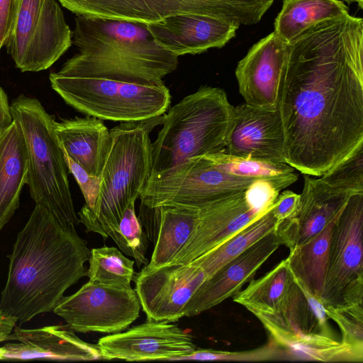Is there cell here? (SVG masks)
I'll return each instance as SVG.
<instances>
[{
    "instance_id": "24",
    "label": "cell",
    "mask_w": 363,
    "mask_h": 363,
    "mask_svg": "<svg viewBox=\"0 0 363 363\" xmlns=\"http://www.w3.org/2000/svg\"><path fill=\"white\" fill-rule=\"evenodd\" d=\"M60 146L89 174L101 177L109 153L112 138L101 119L75 117L55 121Z\"/></svg>"
},
{
    "instance_id": "42",
    "label": "cell",
    "mask_w": 363,
    "mask_h": 363,
    "mask_svg": "<svg viewBox=\"0 0 363 363\" xmlns=\"http://www.w3.org/2000/svg\"><path fill=\"white\" fill-rule=\"evenodd\" d=\"M4 46L2 42L0 40V49L1 48V47Z\"/></svg>"
},
{
    "instance_id": "20",
    "label": "cell",
    "mask_w": 363,
    "mask_h": 363,
    "mask_svg": "<svg viewBox=\"0 0 363 363\" xmlns=\"http://www.w3.org/2000/svg\"><path fill=\"white\" fill-rule=\"evenodd\" d=\"M281 245L274 231L206 278L189 301L184 317L198 315L236 295Z\"/></svg>"
},
{
    "instance_id": "29",
    "label": "cell",
    "mask_w": 363,
    "mask_h": 363,
    "mask_svg": "<svg viewBox=\"0 0 363 363\" xmlns=\"http://www.w3.org/2000/svg\"><path fill=\"white\" fill-rule=\"evenodd\" d=\"M272 207L225 243L191 263L201 267L206 278L212 275L225 263L238 257L265 235L274 231L277 221L272 213Z\"/></svg>"
},
{
    "instance_id": "25",
    "label": "cell",
    "mask_w": 363,
    "mask_h": 363,
    "mask_svg": "<svg viewBox=\"0 0 363 363\" xmlns=\"http://www.w3.org/2000/svg\"><path fill=\"white\" fill-rule=\"evenodd\" d=\"M27 174L25 141L18 124L13 120L0 140V231L18 208Z\"/></svg>"
},
{
    "instance_id": "27",
    "label": "cell",
    "mask_w": 363,
    "mask_h": 363,
    "mask_svg": "<svg viewBox=\"0 0 363 363\" xmlns=\"http://www.w3.org/2000/svg\"><path fill=\"white\" fill-rule=\"evenodd\" d=\"M348 13V7L340 0H284L274 32L289 43L310 27Z\"/></svg>"
},
{
    "instance_id": "17",
    "label": "cell",
    "mask_w": 363,
    "mask_h": 363,
    "mask_svg": "<svg viewBox=\"0 0 363 363\" xmlns=\"http://www.w3.org/2000/svg\"><path fill=\"white\" fill-rule=\"evenodd\" d=\"M225 152L237 157L286 163L280 113L245 103L233 106Z\"/></svg>"
},
{
    "instance_id": "7",
    "label": "cell",
    "mask_w": 363,
    "mask_h": 363,
    "mask_svg": "<svg viewBox=\"0 0 363 363\" xmlns=\"http://www.w3.org/2000/svg\"><path fill=\"white\" fill-rule=\"evenodd\" d=\"M285 360L362 362L363 350L337 340L321 300L294 278L279 308L257 314Z\"/></svg>"
},
{
    "instance_id": "6",
    "label": "cell",
    "mask_w": 363,
    "mask_h": 363,
    "mask_svg": "<svg viewBox=\"0 0 363 363\" xmlns=\"http://www.w3.org/2000/svg\"><path fill=\"white\" fill-rule=\"evenodd\" d=\"M10 108L25 141L26 184L31 198L60 222L79 225L81 222L74 208L67 166L55 132V117L38 99L23 94L12 101Z\"/></svg>"
},
{
    "instance_id": "36",
    "label": "cell",
    "mask_w": 363,
    "mask_h": 363,
    "mask_svg": "<svg viewBox=\"0 0 363 363\" xmlns=\"http://www.w3.org/2000/svg\"><path fill=\"white\" fill-rule=\"evenodd\" d=\"M61 147V146H60ZM69 172L77 181L85 200V206L91 209L94 207L99 193L101 177L89 174L74 162L61 147Z\"/></svg>"
},
{
    "instance_id": "3",
    "label": "cell",
    "mask_w": 363,
    "mask_h": 363,
    "mask_svg": "<svg viewBox=\"0 0 363 363\" xmlns=\"http://www.w3.org/2000/svg\"><path fill=\"white\" fill-rule=\"evenodd\" d=\"M72 43L79 52L59 74L160 84L179 64V57L160 46L143 23L77 16Z\"/></svg>"
},
{
    "instance_id": "37",
    "label": "cell",
    "mask_w": 363,
    "mask_h": 363,
    "mask_svg": "<svg viewBox=\"0 0 363 363\" xmlns=\"http://www.w3.org/2000/svg\"><path fill=\"white\" fill-rule=\"evenodd\" d=\"M300 194L290 190L279 194L272 207V213L277 224L295 216L298 208Z\"/></svg>"
},
{
    "instance_id": "18",
    "label": "cell",
    "mask_w": 363,
    "mask_h": 363,
    "mask_svg": "<svg viewBox=\"0 0 363 363\" xmlns=\"http://www.w3.org/2000/svg\"><path fill=\"white\" fill-rule=\"evenodd\" d=\"M353 194L303 174L296 213L276 225L274 233L280 244L291 250L318 233L338 218Z\"/></svg>"
},
{
    "instance_id": "32",
    "label": "cell",
    "mask_w": 363,
    "mask_h": 363,
    "mask_svg": "<svg viewBox=\"0 0 363 363\" xmlns=\"http://www.w3.org/2000/svg\"><path fill=\"white\" fill-rule=\"evenodd\" d=\"M108 237L111 238L123 254L132 257L138 267L148 264V238L135 213V202L128 206L118 224L108 232Z\"/></svg>"
},
{
    "instance_id": "21",
    "label": "cell",
    "mask_w": 363,
    "mask_h": 363,
    "mask_svg": "<svg viewBox=\"0 0 363 363\" xmlns=\"http://www.w3.org/2000/svg\"><path fill=\"white\" fill-rule=\"evenodd\" d=\"M146 25L156 42L178 57L222 48L240 27L221 18L190 13L174 14Z\"/></svg>"
},
{
    "instance_id": "22",
    "label": "cell",
    "mask_w": 363,
    "mask_h": 363,
    "mask_svg": "<svg viewBox=\"0 0 363 363\" xmlns=\"http://www.w3.org/2000/svg\"><path fill=\"white\" fill-rule=\"evenodd\" d=\"M10 340L20 342L0 347V359L104 360L97 344L82 340L67 324L35 329L15 326Z\"/></svg>"
},
{
    "instance_id": "13",
    "label": "cell",
    "mask_w": 363,
    "mask_h": 363,
    "mask_svg": "<svg viewBox=\"0 0 363 363\" xmlns=\"http://www.w3.org/2000/svg\"><path fill=\"white\" fill-rule=\"evenodd\" d=\"M363 192L353 194L333 230L323 305L363 303Z\"/></svg>"
},
{
    "instance_id": "10",
    "label": "cell",
    "mask_w": 363,
    "mask_h": 363,
    "mask_svg": "<svg viewBox=\"0 0 363 363\" xmlns=\"http://www.w3.org/2000/svg\"><path fill=\"white\" fill-rule=\"evenodd\" d=\"M255 180L230 174L217 167L206 155L198 156L148 179L139 198L149 207L201 209L245 191Z\"/></svg>"
},
{
    "instance_id": "33",
    "label": "cell",
    "mask_w": 363,
    "mask_h": 363,
    "mask_svg": "<svg viewBox=\"0 0 363 363\" xmlns=\"http://www.w3.org/2000/svg\"><path fill=\"white\" fill-rule=\"evenodd\" d=\"M328 185L353 193L363 192V143L320 177Z\"/></svg>"
},
{
    "instance_id": "19",
    "label": "cell",
    "mask_w": 363,
    "mask_h": 363,
    "mask_svg": "<svg viewBox=\"0 0 363 363\" xmlns=\"http://www.w3.org/2000/svg\"><path fill=\"white\" fill-rule=\"evenodd\" d=\"M288 43L273 31L254 44L238 63L235 77L245 103L277 110Z\"/></svg>"
},
{
    "instance_id": "14",
    "label": "cell",
    "mask_w": 363,
    "mask_h": 363,
    "mask_svg": "<svg viewBox=\"0 0 363 363\" xmlns=\"http://www.w3.org/2000/svg\"><path fill=\"white\" fill-rule=\"evenodd\" d=\"M135 289L89 280L76 293L62 296L53 312L79 333H119L140 315Z\"/></svg>"
},
{
    "instance_id": "26",
    "label": "cell",
    "mask_w": 363,
    "mask_h": 363,
    "mask_svg": "<svg viewBox=\"0 0 363 363\" xmlns=\"http://www.w3.org/2000/svg\"><path fill=\"white\" fill-rule=\"evenodd\" d=\"M335 221L291 249L286 257L294 279L320 300L327 274L330 240Z\"/></svg>"
},
{
    "instance_id": "9",
    "label": "cell",
    "mask_w": 363,
    "mask_h": 363,
    "mask_svg": "<svg viewBox=\"0 0 363 363\" xmlns=\"http://www.w3.org/2000/svg\"><path fill=\"white\" fill-rule=\"evenodd\" d=\"M77 16L155 23L177 13H197L237 25L258 23L274 0H58Z\"/></svg>"
},
{
    "instance_id": "2",
    "label": "cell",
    "mask_w": 363,
    "mask_h": 363,
    "mask_svg": "<svg viewBox=\"0 0 363 363\" xmlns=\"http://www.w3.org/2000/svg\"><path fill=\"white\" fill-rule=\"evenodd\" d=\"M90 252L74 225L60 222L35 204L8 255L0 311L21 323L53 311L65 291L87 276L84 264Z\"/></svg>"
},
{
    "instance_id": "41",
    "label": "cell",
    "mask_w": 363,
    "mask_h": 363,
    "mask_svg": "<svg viewBox=\"0 0 363 363\" xmlns=\"http://www.w3.org/2000/svg\"><path fill=\"white\" fill-rule=\"evenodd\" d=\"M348 4L357 3L360 9H363V0H344Z\"/></svg>"
},
{
    "instance_id": "1",
    "label": "cell",
    "mask_w": 363,
    "mask_h": 363,
    "mask_svg": "<svg viewBox=\"0 0 363 363\" xmlns=\"http://www.w3.org/2000/svg\"><path fill=\"white\" fill-rule=\"evenodd\" d=\"M286 162L321 177L363 143V20L320 22L288 43L279 89Z\"/></svg>"
},
{
    "instance_id": "30",
    "label": "cell",
    "mask_w": 363,
    "mask_h": 363,
    "mask_svg": "<svg viewBox=\"0 0 363 363\" xmlns=\"http://www.w3.org/2000/svg\"><path fill=\"white\" fill-rule=\"evenodd\" d=\"M206 155L220 169L235 176L255 179L286 181L291 184L298 179L295 169L287 163L243 158L225 152Z\"/></svg>"
},
{
    "instance_id": "5",
    "label": "cell",
    "mask_w": 363,
    "mask_h": 363,
    "mask_svg": "<svg viewBox=\"0 0 363 363\" xmlns=\"http://www.w3.org/2000/svg\"><path fill=\"white\" fill-rule=\"evenodd\" d=\"M162 116L143 122L122 123L110 130L112 143L101 174L95 206L85 205L78 213L86 231L108 238V232L135 202L151 172L150 132L161 123Z\"/></svg>"
},
{
    "instance_id": "12",
    "label": "cell",
    "mask_w": 363,
    "mask_h": 363,
    "mask_svg": "<svg viewBox=\"0 0 363 363\" xmlns=\"http://www.w3.org/2000/svg\"><path fill=\"white\" fill-rule=\"evenodd\" d=\"M280 191L270 180L257 179L245 191L199 209L194 233L170 264H189L220 246L267 213Z\"/></svg>"
},
{
    "instance_id": "31",
    "label": "cell",
    "mask_w": 363,
    "mask_h": 363,
    "mask_svg": "<svg viewBox=\"0 0 363 363\" xmlns=\"http://www.w3.org/2000/svg\"><path fill=\"white\" fill-rule=\"evenodd\" d=\"M87 277L90 281L115 286H129L135 275L134 260L115 247L91 250Z\"/></svg>"
},
{
    "instance_id": "39",
    "label": "cell",
    "mask_w": 363,
    "mask_h": 363,
    "mask_svg": "<svg viewBox=\"0 0 363 363\" xmlns=\"http://www.w3.org/2000/svg\"><path fill=\"white\" fill-rule=\"evenodd\" d=\"M13 121L8 96L0 86V140L4 131Z\"/></svg>"
},
{
    "instance_id": "40",
    "label": "cell",
    "mask_w": 363,
    "mask_h": 363,
    "mask_svg": "<svg viewBox=\"0 0 363 363\" xmlns=\"http://www.w3.org/2000/svg\"><path fill=\"white\" fill-rule=\"evenodd\" d=\"M18 320L0 311V342L10 340V336L13 329L16 326Z\"/></svg>"
},
{
    "instance_id": "23",
    "label": "cell",
    "mask_w": 363,
    "mask_h": 363,
    "mask_svg": "<svg viewBox=\"0 0 363 363\" xmlns=\"http://www.w3.org/2000/svg\"><path fill=\"white\" fill-rule=\"evenodd\" d=\"M149 240L154 242L150 267L170 264L194 233L199 209L171 206L149 207L140 203L138 216Z\"/></svg>"
},
{
    "instance_id": "11",
    "label": "cell",
    "mask_w": 363,
    "mask_h": 363,
    "mask_svg": "<svg viewBox=\"0 0 363 363\" xmlns=\"http://www.w3.org/2000/svg\"><path fill=\"white\" fill-rule=\"evenodd\" d=\"M72 44V31L56 0H18L4 46L22 72L48 69Z\"/></svg>"
},
{
    "instance_id": "16",
    "label": "cell",
    "mask_w": 363,
    "mask_h": 363,
    "mask_svg": "<svg viewBox=\"0 0 363 363\" xmlns=\"http://www.w3.org/2000/svg\"><path fill=\"white\" fill-rule=\"evenodd\" d=\"M97 345L104 360H171L197 347L193 337L177 324L147 320L125 332L101 337Z\"/></svg>"
},
{
    "instance_id": "34",
    "label": "cell",
    "mask_w": 363,
    "mask_h": 363,
    "mask_svg": "<svg viewBox=\"0 0 363 363\" xmlns=\"http://www.w3.org/2000/svg\"><path fill=\"white\" fill-rule=\"evenodd\" d=\"M171 360L263 362L285 361V358L279 347L269 340L264 346L250 350L228 352L212 349H196L191 353L174 357Z\"/></svg>"
},
{
    "instance_id": "8",
    "label": "cell",
    "mask_w": 363,
    "mask_h": 363,
    "mask_svg": "<svg viewBox=\"0 0 363 363\" xmlns=\"http://www.w3.org/2000/svg\"><path fill=\"white\" fill-rule=\"evenodd\" d=\"M51 88L69 106L101 120L143 122L162 116L171 95L164 84H140L106 78L49 75Z\"/></svg>"
},
{
    "instance_id": "4",
    "label": "cell",
    "mask_w": 363,
    "mask_h": 363,
    "mask_svg": "<svg viewBox=\"0 0 363 363\" xmlns=\"http://www.w3.org/2000/svg\"><path fill=\"white\" fill-rule=\"evenodd\" d=\"M233 108L223 89L202 86L164 113L148 179L189 158L225 152Z\"/></svg>"
},
{
    "instance_id": "28",
    "label": "cell",
    "mask_w": 363,
    "mask_h": 363,
    "mask_svg": "<svg viewBox=\"0 0 363 363\" xmlns=\"http://www.w3.org/2000/svg\"><path fill=\"white\" fill-rule=\"evenodd\" d=\"M293 281L286 258L262 277L250 280L245 289L233 296V301L255 315L273 313L279 308Z\"/></svg>"
},
{
    "instance_id": "38",
    "label": "cell",
    "mask_w": 363,
    "mask_h": 363,
    "mask_svg": "<svg viewBox=\"0 0 363 363\" xmlns=\"http://www.w3.org/2000/svg\"><path fill=\"white\" fill-rule=\"evenodd\" d=\"M18 0H0V40L4 45L11 31Z\"/></svg>"
},
{
    "instance_id": "35",
    "label": "cell",
    "mask_w": 363,
    "mask_h": 363,
    "mask_svg": "<svg viewBox=\"0 0 363 363\" xmlns=\"http://www.w3.org/2000/svg\"><path fill=\"white\" fill-rule=\"evenodd\" d=\"M325 313L339 327L341 341L363 350V303L324 305Z\"/></svg>"
},
{
    "instance_id": "15",
    "label": "cell",
    "mask_w": 363,
    "mask_h": 363,
    "mask_svg": "<svg viewBox=\"0 0 363 363\" xmlns=\"http://www.w3.org/2000/svg\"><path fill=\"white\" fill-rule=\"evenodd\" d=\"M206 275L193 263L169 264L158 267L144 266L135 274V291L147 320L175 322Z\"/></svg>"
}]
</instances>
